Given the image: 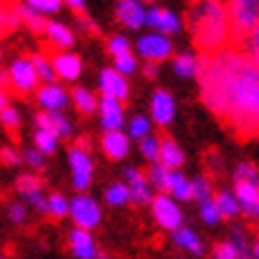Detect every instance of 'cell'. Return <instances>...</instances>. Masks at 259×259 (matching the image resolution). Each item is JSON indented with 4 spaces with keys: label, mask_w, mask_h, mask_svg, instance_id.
I'll use <instances>...</instances> for the list:
<instances>
[{
    "label": "cell",
    "mask_w": 259,
    "mask_h": 259,
    "mask_svg": "<svg viewBox=\"0 0 259 259\" xmlns=\"http://www.w3.org/2000/svg\"><path fill=\"white\" fill-rule=\"evenodd\" d=\"M200 100L240 138L259 136V67L236 46L202 55Z\"/></svg>",
    "instance_id": "1"
},
{
    "label": "cell",
    "mask_w": 259,
    "mask_h": 259,
    "mask_svg": "<svg viewBox=\"0 0 259 259\" xmlns=\"http://www.w3.org/2000/svg\"><path fill=\"white\" fill-rule=\"evenodd\" d=\"M186 26L193 48L200 55H214L236 43L224 0H190L186 10Z\"/></svg>",
    "instance_id": "2"
},
{
    "label": "cell",
    "mask_w": 259,
    "mask_h": 259,
    "mask_svg": "<svg viewBox=\"0 0 259 259\" xmlns=\"http://www.w3.org/2000/svg\"><path fill=\"white\" fill-rule=\"evenodd\" d=\"M67 166H69V183L76 193H88L95 181V157L91 148L71 145L67 150Z\"/></svg>",
    "instance_id": "3"
},
{
    "label": "cell",
    "mask_w": 259,
    "mask_h": 259,
    "mask_svg": "<svg viewBox=\"0 0 259 259\" xmlns=\"http://www.w3.org/2000/svg\"><path fill=\"white\" fill-rule=\"evenodd\" d=\"M67 219H71L76 228L95 231V228H100L102 219H105V207L91 193H76L69 197V217Z\"/></svg>",
    "instance_id": "4"
},
{
    "label": "cell",
    "mask_w": 259,
    "mask_h": 259,
    "mask_svg": "<svg viewBox=\"0 0 259 259\" xmlns=\"http://www.w3.org/2000/svg\"><path fill=\"white\" fill-rule=\"evenodd\" d=\"M134 53L143 62L162 64L166 60H171L176 50H174L171 36H164L157 31H141L138 38L134 40Z\"/></svg>",
    "instance_id": "5"
},
{
    "label": "cell",
    "mask_w": 259,
    "mask_h": 259,
    "mask_svg": "<svg viewBox=\"0 0 259 259\" xmlns=\"http://www.w3.org/2000/svg\"><path fill=\"white\" fill-rule=\"evenodd\" d=\"M150 207V214H152V221L157 224V228L171 233L176 231L179 226L186 224V214H183V207H181L179 200H174L171 195L166 193H155L152 202L148 204Z\"/></svg>",
    "instance_id": "6"
},
{
    "label": "cell",
    "mask_w": 259,
    "mask_h": 259,
    "mask_svg": "<svg viewBox=\"0 0 259 259\" xmlns=\"http://www.w3.org/2000/svg\"><path fill=\"white\" fill-rule=\"evenodd\" d=\"M8 76H10V91L17 95H33L40 86V79L29 57H15L8 64Z\"/></svg>",
    "instance_id": "7"
},
{
    "label": "cell",
    "mask_w": 259,
    "mask_h": 259,
    "mask_svg": "<svg viewBox=\"0 0 259 259\" xmlns=\"http://www.w3.org/2000/svg\"><path fill=\"white\" fill-rule=\"evenodd\" d=\"M233 26V38H240L245 31L259 24V0H224Z\"/></svg>",
    "instance_id": "8"
},
{
    "label": "cell",
    "mask_w": 259,
    "mask_h": 259,
    "mask_svg": "<svg viewBox=\"0 0 259 259\" xmlns=\"http://www.w3.org/2000/svg\"><path fill=\"white\" fill-rule=\"evenodd\" d=\"M176 114H179V105H176L171 91L155 88L148 102V117L152 119V124L159 128H169L176 121Z\"/></svg>",
    "instance_id": "9"
},
{
    "label": "cell",
    "mask_w": 259,
    "mask_h": 259,
    "mask_svg": "<svg viewBox=\"0 0 259 259\" xmlns=\"http://www.w3.org/2000/svg\"><path fill=\"white\" fill-rule=\"evenodd\" d=\"M95 88H98L100 98H114V100H121V102H126L131 98V79L121 76L114 67H102L98 71Z\"/></svg>",
    "instance_id": "10"
},
{
    "label": "cell",
    "mask_w": 259,
    "mask_h": 259,
    "mask_svg": "<svg viewBox=\"0 0 259 259\" xmlns=\"http://www.w3.org/2000/svg\"><path fill=\"white\" fill-rule=\"evenodd\" d=\"M145 26H148V31H157V33H164V36H179L183 31V17L176 10L155 3V5L148 8Z\"/></svg>",
    "instance_id": "11"
},
{
    "label": "cell",
    "mask_w": 259,
    "mask_h": 259,
    "mask_svg": "<svg viewBox=\"0 0 259 259\" xmlns=\"http://www.w3.org/2000/svg\"><path fill=\"white\" fill-rule=\"evenodd\" d=\"M53 67H55V76L57 81H62L64 86H76L83 76V60L81 55H76L74 50H55L53 55Z\"/></svg>",
    "instance_id": "12"
},
{
    "label": "cell",
    "mask_w": 259,
    "mask_h": 259,
    "mask_svg": "<svg viewBox=\"0 0 259 259\" xmlns=\"http://www.w3.org/2000/svg\"><path fill=\"white\" fill-rule=\"evenodd\" d=\"M33 100H36L40 112H64L71 105L69 88L64 86L62 81L40 83L38 91L33 93Z\"/></svg>",
    "instance_id": "13"
},
{
    "label": "cell",
    "mask_w": 259,
    "mask_h": 259,
    "mask_svg": "<svg viewBox=\"0 0 259 259\" xmlns=\"http://www.w3.org/2000/svg\"><path fill=\"white\" fill-rule=\"evenodd\" d=\"M145 17H148V5L141 0H117L114 3V19L124 31H143Z\"/></svg>",
    "instance_id": "14"
},
{
    "label": "cell",
    "mask_w": 259,
    "mask_h": 259,
    "mask_svg": "<svg viewBox=\"0 0 259 259\" xmlns=\"http://www.w3.org/2000/svg\"><path fill=\"white\" fill-rule=\"evenodd\" d=\"M98 148H100L105 159L124 162V159H128L131 150H134V141L128 138L124 128L121 131H102L100 138H98Z\"/></svg>",
    "instance_id": "15"
},
{
    "label": "cell",
    "mask_w": 259,
    "mask_h": 259,
    "mask_svg": "<svg viewBox=\"0 0 259 259\" xmlns=\"http://www.w3.org/2000/svg\"><path fill=\"white\" fill-rule=\"evenodd\" d=\"M33 128H43L55 134L60 141H71L76 136V126L71 121V117H67V112H36L33 117Z\"/></svg>",
    "instance_id": "16"
},
{
    "label": "cell",
    "mask_w": 259,
    "mask_h": 259,
    "mask_svg": "<svg viewBox=\"0 0 259 259\" xmlns=\"http://www.w3.org/2000/svg\"><path fill=\"white\" fill-rule=\"evenodd\" d=\"M126 186H128V193H131V204H138V207H148L152 202V197H155V190L150 186L148 176L143 169L138 166L128 164L124 166V176H121Z\"/></svg>",
    "instance_id": "17"
},
{
    "label": "cell",
    "mask_w": 259,
    "mask_h": 259,
    "mask_svg": "<svg viewBox=\"0 0 259 259\" xmlns=\"http://www.w3.org/2000/svg\"><path fill=\"white\" fill-rule=\"evenodd\" d=\"M98 126L100 131H121L126 126V107L121 100L114 98H100L98 102Z\"/></svg>",
    "instance_id": "18"
},
{
    "label": "cell",
    "mask_w": 259,
    "mask_h": 259,
    "mask_svg": "<svg viewBox=\"0 0 259 259\" xmlns=\"http://www.w3.org/2000/svg\"><path fill=\"white\" fill-rule=\"evenodd\" d=\"M67 247H69L71 257L74 259H95L98 257V240H95L93 231H86V228H71L67 233Z\"/></svg>",
    "instance_id": "19"
},
{
    "label": "cell",
    "mask_w": 259,
    "mask_h": 259,
    "mask_svg": "<svg viewBox=\"0 0 259 259\" xmlns=\"http://www.w3.org/2000/svg\"><path fill=\"white\" fill-rule=\"evenodd\" d=\"M200 67H202V55L197 53L195 48L190 50H179V53H174L171 57V71L174 76L181 81H195L197 74H200Z\"/></svg>",
    "instance_id": "20"
},
{
    "label": "cell",
    "mask_w": 259,
    "mask_h": 259,
    "mask_svg": "<svg viewBox=\"0 0 259 259\" xmlns=\"http://www.w3.org/2000/svg\"><path fill=\"white\" fill-rule=\"evenodd\" d=\"M43 36H46V40L50 43L53 50H74L76 40H79L76 31L67 22H62V19H48Z\"/></svg>",
    "instance_id": "21"
},
{
    "label": "cell",
    "mask_w": 259,
    "mask_h": 259,
    "mask_svg": "<svg viewBox=\"0 0 259 259\" xmlns=\"http://www.w3.org/2000/svg\"><path fill=\"white\" fill-rule=\"evenodd\" d=\"M169 236H171V243L179 252H186V254H190V257H202L204 254L202 238H200V233H197L195 228H190L188 224L179 226L176 231H171Z\"/></svg>",
    "instance_id": "22"
},
{
    "label": "cell",
    "mask_w": 259,
    "mask_h": 259,
    "mask_svg": "<svg viewBox=\"0 0 259 259\" xmlns=\"http://www.w3.org/2000/svg\"><path fill=\"white\" fill-rule=\"evenodd\" d=\"M69 98H71V107L79 112L81 117H91L98 112V102H100V95L98 91H91L88 86H71L69 91Z\"/></svg>",
    "instance_id": "23"
},
{
    "label": "cell",
    "mask_w": 259,
    "mask_h": 259,
    "mask_svg": "<svg viewBox=\"0 0 259 259\" xmlns=\"http://www.w3.org/2000/svg\"><path fill=\"white\" fill-rule=\"evenodd\" d=\"M159 164H164L166 169H181L186 164V150L181 148V143L171 136H162L159 143Z\"/></svg>",
    "instance_id": "24"
},
{
    "label": "cell",
    "mask_w": 259,
    "mask_h": 259,
    "mask_svg": "<svg viewBox=\"0 0 259 259\" xmlns=\"http://www.w3.org/2000/svg\"><path fill=\"white\" fill-rule=\"evenodd\" d=\"M102 204L110 207V209H124L126 204H131V193H128V186L124 181H112L105 186L102 190Z\"/></svg>",
    "instance_id": "25"
},
{
    "label": "cell",
    "mask_w": 259,
    "mask_h": 259,
    "mask_svg": "<svg viewBox=\"0 0 259 259\" xmlns=\"http://www.w3.org/2000/svg\"><path fill=\"white\" fill-rule=\"evenodd\" d=\"M166 195H171L174 200L183 202H193V195H190V176L181 171V169H174L169 171V179H166Z\"/></svg>",
    "instance_id": "26"
},
{
    "label": "cell",
    "mask_w": 259,
    "mask_h": 259,
    "mask_svg": "<svg viewBox=\"0 0 259 259\" xmlns=\"http://www.w3.org/2000/svg\"><path fill=\"white\" fill-rule=\"evenodd\" d=\"M214 202H217V207H219L221 212V219L224 221H231V219H238L240 217V202H238L236 193H233V188H219L214 190Z\"/></svg>",
    "instance_id": "27"
},
{
    "label": "cell",
    "mask_w": 259,
    "mask_h": 259,
    "mask_svg": "<svg viewBox=\"0 0 259 259\" xmlns=\"http://www.w3.org/2000/svg\"><path fill=\"white\" fill-rule=\"evenodd\" d=\"M233 193H236L238 202H240V212L245 217H250L254 212V207L259 202V186H252V183H243V181H233Z\"/></svg>",
    "instance_id": "28"
},
{
    "label": "cell",
    "mask_w": 259,
    "mask_h": 259,
    "mask_svg": "<svg viewBox=\"0 0 259 259\" xmlns=\"http://www.w3.org/2000/svg\"><path fill=\"white\" fill-rule=\"evenodd\" d=\"M124 131L128 134V138H131V141L138 143L141 138H145V136L155 134V124H152V119H150L148 114L136 112V114H131V117H126Z\"/></svg>",
    "instance_id": "29"
},
{
    "label": "cell",
    "mask_w": 259,
    "mask_h": 259,
    "mask_svg": "<svg viewBox=\"0 0 259 259\" xmlns=\"http://www.w3.org/2000/svg\"><path fill=\"white\" fill-rule=\"evenodd\" d=\"M46 217L53 221H62L69 217V197L62 190H53L46 195Z\"/></svg>",
    "instance_id": "30"
},
{
    "label": "cell",
    "mask_w": 259,
    "mask_h": 259,
    "mask_svg": "<svg viewBox=\"0 0 259 259\" xmlns=\"http://www.w3.org/2000/svg\"><path fill=\"white\" fill-rule=\"evenodd\" d=\"M15 12H17V17H19V22H22L24 29H29L31 33H38V36H43V31H46V24H48L46 17L38 15L36 10H31L29 5H24V3H17V5H15Z\"/></svg>",
    "instance_id": "31"
},
{
    "label": "cell",
    "mask_w": 259,
    "mask_h": 259,
    "mask_svg": "<svg viewBox=\"0 0 259 259\" xmlns=\"http://www.w3.org/2000/svg\"><path fill=\"white\" fill-rule=\"evenodd\" d=\"M43 190V181L36 171H22L17 174L15 179V193L19 195V200H26L31 197L33 193H40Z\"/></svg>",
    "instance_id": "32"
},
{
    "label": "cell",
    "mask_w": 259,
    "mask_h": 259,
    "mask_svg": "<svg viewBox=\"0 0 259 259\" xmlns=\"http://www.w3.org/2000/svg\"><path fill=\"white\" fill-rule=\"evenodd\" d=\"M233 46H236L250 62H254L259 67V24L257 26H252L250 31H245Z\"/></svg>",
    "instance_id": "33"
},
{
    "label": "cell",
    "mask_w": 259,
    "mask_h": 259,
    "mask_svg": "<svg viewBox=\"0 0 259 259\" xmlns=\"http://www.w3.org/2000/svg\"><path fill=\"white\" fill-rule=\"evenodd\" d=\"M60 138L55 134H50V131H43V128H33V136H31V145L36 150H40L46 157H53L57 155V150H60Z\"/></svg>",
    "instance_id": "34"
},
{
    "label": "cell",
    "mask_w": 259,
    "mask_h": 259,
    "mask_svg": "<svg viewBox=\"0 0 259 259\" xmlns=\"http://www.w3.org/2000/svg\"><path fill=\"white\" fill-rule=\"evenodd\" d=\"M159 143H162V136L157 134H150L136 143V150H138V155H141V159L145 164L159 162Z\"/></svg>",
    "instance_id": "35"
},
{
    "label": "cell",
    "mask_w": 259,
    "mask_h": 259,
    "mask_svg": "<svg viewBox=\"0 0 259 259\" xmlns=\"http://www.w3.org/2000/svg\"><path fill=\"white\" fill-rule=\"evenodd\" d=\"M190 195H193V202H202V200L214 197V181L207 174L190 176Z\"/></svg>",
    "instance_id": "36"
},
{
    "label": "cell",
    "mask_w": 259,
    "mask_h": 259,
    "mask_svg": "<svg viewBox=\"0 0 259 259\" xmlns=\"http://www.w3.org/2000/svg\"><path fill=\"white\" fill-rule=\"evenodd\" d=\"M5 217L12 226H26V221L31 217V209H29V204L24 202V200H8L5 204Z\"/></svg>",
    "instance_id": "37"
},
{
    "label": "cell",
    "mask_w": 259,
    "mask_h": 259,
    "mask_svg": "<svg viewBox=\"0 0 259 259\" xmlns=\"http://www.w3.org/2000/svg\"><path fill=\"white\" fill-rule=\"evenodd\" d=\"M29 60H31L36 74H38L40 83H53V81H57L55 67H53V60H50V55H46V53H33Z\"/></svg>",
    "instance_id": "38"
},
{
    "label": "cell",
    "mask_w": 259,
    "mask_h": 259,
    "mask_svg": "<svg viewBox=\"0 0 259 259\" xmlns=\"http://www.w3.org/2000/svg\"><path fill=\"white\" fill-rule=\"evenodd\" d=\"M105 50H107V55L112 60L119 55H128V53H134V40L128 38L126 33H112L105 40Z\"/></svg>",
    "instance_id": "39"
},
{
    "label": "cell",
    "mask_w": 259,
    "mask_h": 259,
    "mask_svg": "<svg viewBox=\"0 0 259 259\" xmlns=\"http://www.w3.org/2000/svg\"><path fill=\"white\" fill-rule=\"evenodd\" d=\"M22 121H24V114L15 102H10V105H5V107L0 110V126H3L5 131H10V134H17V131L22 128Z\"/></svg>",
    "instance_id": "40"
},
{
    "label": "cell",
    "mask_w": 259,
    "mask_h": 259,
    "mask_svg": "<svg viewBox=\"0 0 259 259\" xmlns=\"http://www.w3.org/2000/svg\"><path fill=\"white\" fill-rule=\"evenodd\" d=\"M197 217H200V221H202L207 228H217L221 221H224V219H221L219 207H217V202H214V197L197 202Z\"/></svg>",
    "instance_id": "41"
},
{
    "label": "cell",
    "mask_w": 259,
    "mask_h": 259,
    "mask_svg": "<svg viewBox=\"0 0 259 259\" xmlns=\"http://www.w3.org/2000/svg\"><path fill=\"white\" fill-rule=\"evenodd\" d=\"M112 67H114L121 76L131 79V76H136V74L141 71V60H138V55H136V53H128V55L114 57V60H112Z\"/></svg>",
    "instance_id": "42"
},
{
    "label": "cell",
    "mask_w": 259,
    "mask_h": 259,
    "mask_svg": "<svg viewBox=\"0 0 259 259\" xmlns=\"http://www.w3.org/2000/svg\"><path fill=\"white\" fill-rule=\"evenodd\" d=\"M169 171H171V169H166V166L159 164V162L148 164L145 176H148L150 186H152V190H155V193H164V190H166V179H169Z\"/></svg>",
    "instance_id": "43"
},
{
    "label": "cell",
    "mask_w": 259,
    "mask_h": 259,
    "mask_svg": "<svg viewBox=\"0 0 259 259\" xmlns=\"http://www.w3.org/2000/svg\"><path fill=\"white\" fill-rule=\"evenodd\" d=\"M24 5H29L31 10H36L38 15H43L46 19H50V17H57L60 12H62V0H22Z\"/></svg>",
    "instance_id": "44"
},
{
    "label": "cell",
    "mask_w": 259,
    "mask_h": 259,
    "mask_svg": "<svg viewBox=\"0 0 259 259\" xmlns=\"http://www.w3.org/2000/svg\"><path fill=\"white\" fill-rule=\"evenodd\" d=\"M233 181L259 186V166L254 162H238L236 169H233Z\"/></svg>",
    "instance_id": "45"
},
{
    "label": "cell",
    "mask_w": 259,
    "mask_h": 259,
    "mask_svg": "<svg viewBox=\"0 0 259 259\" xmlns=\"http://www.w3.org/2000/svg\"><path fill=\"white\" fill-rule=\"evenodd\" d=\"M22 157H24V166L29 169V171H43L46 169V162L48 157L40 152V150H36L33 145H29V148H24L22 150Z\"/></svg>",
    "instance_id": "46"
},
{
    "label": "cell",
    "mask_w": 259,
    "mask_h": 259,
    "mask_svg": "<svg viewBox=\"0 0 259 259\" xmlns=\"http://www.w3.org/2000/svg\"><path fill=\"white\" fill-rule=\"evenodd\" d=\"M228 240H231V245H233V247H236L240 254H250L252 240H250V233H247L243 226H233V228H231V233H228Z\"/></svg>",
    "instance_id": "47"
},
{
    "label": "cell",
    "mask_w": 259,
    "mask_h": 259,
    "mask_svg": "<svg viewBox=\"0 0 259 259\" xmlns=\"http://www.w3.org/2000/svg\"><path fill=\"white\" fill-rule=\"evenodd\" d=\"M0 162L8 166V169H19V166H24L22 150L15 148V145H3V148H0Z\"/></svg>",
    "instance_id": "48"
},
{
    "label": "cell",
    "mask_w": 259,
    "mask_h": 259,
    "mask_svg": "<svg viewBox=\"0 0 259 259\" xmlns=\"http://www.w3.org/2000/svg\"><path fill=\"white\" fill-rule=\"evenodd\" d=\"M240 257H243V254L231 245L228 238L226 240H219V243L212 247V259H240Z\"/></svg>",
    "instance_id": "49"
},
{
    "label": "cell",
    "mask_w": 259,
    "mask_h": 259,
    "mask_svg": "<svg viewBox=\"0 0 259 259\" xmlns=\"http://www.w3.org/2000/svg\"><path fill=\"white\" fill-rule=\"evenodd\" d=\"M204 164L209 166V171H221L224 169V157H221L217 150H212V152H207V157H204Z\"/></svg>",
    "instance_id": "50"
},
{
    "label": "cell",
    "mask_w": 259,
    "mask_h": 259,
    "mask_svg": "<svg viewBox=\"0 0 259 259\" xmlns=\"http://www.w3.org/2000/svg\"><path fill=\"white\" fill-rule=\"evenodd\" d=\"M62 5L74 15H86V0H62Z\"/></svg>",
    "instance_id": "51"
},
{
    "label": "cell",
    "mask_w": 259,
    "mask_h": 259,
    "mask_svg": "<svg viewBox=\"0 0 259 259\" xmlns=\"http://www.w3.org/2000/svg\"><path fill=\"white\" fill-rule=\"evenodd\" d=\"M141 71H143V76H145V79H157V76H159V64L143 62L141 64Z\"/></svg>",
    "instance_id": "52"
},
{
    "label": "cell",
    "mask_w": 259,
    "mask_h": 259,
    "mask_svg": "<svg viewBox=\"0 0 259 259\" xmlns=\"http://www.w3.org/2000/svg\"><path fill=\"white\" fill-rule=\"evenodd\" d=\"M22 26V22H19V17H17L15 8L8 10V31H15V29H19Z\"/></svg>",
    "instance_id": "53"
},
{
    "label": "cell",
    "mask_w": 259,
    "mask_h": 259,
    "mask_svg": "<svg viewBox=\"0 0 259 259\" xmlns=\"http://www.w3.org/2000/svg\"><path fill=\"white\" fill-rule=\"evenodd\" d=\"M8 31V8L0 5V36Z\"/></svg>",
    "instance_id": "54"
},
{
    "label": "cell",
    "mask_w": 259,
    "mask_h": 259,
    "mask_svg": "<svg viewBox=\"0 0 259 259\" xmlns=\"http://www.w3.org/2000/svg\"><path fill=\"white\" fill-rule=\"evenodd\" d=\"M10 102H12V98H10V88L0 86V110H3L5 105H10Z\"/></svg>",
    "instance_id": "55"
},
{
    "label": "cell",
    "mask_w": 259,
    "mask_h": 259,
    "mask_svg": "<svg viewBox=\"0 0 259 259\" xmlns=\"http://www.w3.org/2000/svg\"><path fill=\"white\" fill-rule=\"evenodd\" d=\"M0 86H3V88H10V76H8V71H5V69L0 71Z\"/></svg>",
    "instance_id": "56"
},
{
    "label": "cell",
    "mask_w": 259,
    "mask_h": 259,
    "mask_svg": "<svg viewBox=\"0 0 259 259\" xmlns=\"http://www.w3.org/2000/svg\"><path fill=\"white\" fill-rule=\"evenodd\" d=\"M250 254H252V259H259V238L252 243V250H250Z\"/></svg>",
    "instance_id": "57"
},
{
    "label": "cell",
    "mask_w": 259,
    "mask_h": 259,
    "mask_svg": "<svg viewBox=\"0 0 259 259\" xmlns=\"http://www.w3.org/2000/svg\"><path fill=\"white\" fill-rule=\"evenodd\" d=\"M250 219H254V221L259 224V202H257V207H254V212L250 214Z\"/></svg>",
    "instance_id": "58"
},
{
    "label": "cell",
    "mask_w": 259,
    "mask_h": 259,
    "mask_svg": "<svg viewBox=\"0 0 259 259\" xmlns=\"http://www.w3.org/2000/svg\"><path fill=\"white\" fill-rule=\"evenodd\" d=\"M95 259H112V257H110V254H107V252H102V250H100V252H98V257H95Z\"/></svg>",
    "instance_id": "59"
},
{
    "label": "cell",
    "mask_w": 259,
    "mask_h": 259,
    "mask_svg": "<svg viewBox=\"0 0 259 259\" xmlns=\"http://www.w3.org/2000/svg\"><path fill=\"white\" fill-rule=\"evenodd\" d=\"M141 3H145V5H148V8H150V5H155L157 0H141Z\"/></svg>",
    "instance_id": "60"
},
{
    "label": "cell",
    "mask_w": 259,
    "mask_h": 259,
    "mask_svg": "<svg viewBox=\"0 0 259 259\" xmlns=\"http://www.w3.org/2000/svg\"><path fill=\"white\" fill-rule=\"evenodd\" d=\"M0 71H3V50H0Z\"/></svg>",
    "instance_id": "61"
},
{
    "label": "cell",
    "mask_w": 259,
    "mask_h": 259,
    "mask_svg": "<svg viewBox=\"0 0 259 259\" xmlns=\"http://www.w3.org/2000/svg\"><path fill=\"white\" fill-rule=\"evenodd\" d=\"M0 259H8V257H5V252H0Z\"/></svg>",
    "instance_id": "62"
},
{
    "label": "cell",
    "mask_w": 259,
    "mask_h": 259,
    "mask_svg": "<svg viewBox=\"0 0 259 259\" xmlns=\"http://www.w3.org/2000/svg\"><path fill=\"white\" fill-rule=\"evenodd\" d=\"M257 238H259V228H257Z\"/></svg>",
    "instance_id": "63"
},
{
    "label": "cell",
    "mask_w": 259,
    "mask_h": 259,
    "mask_svg": "<svg viewBox=\"0 0 259 259\" xmlns=\"http://www.w3.org/2000/svg\"><path fill=\"white\" fill-rule=\"evenodd\" d=\"M3 3H5V0H0V5H3Z\"/></svg>",
    "instance_id": "64"
}]
</instances>
